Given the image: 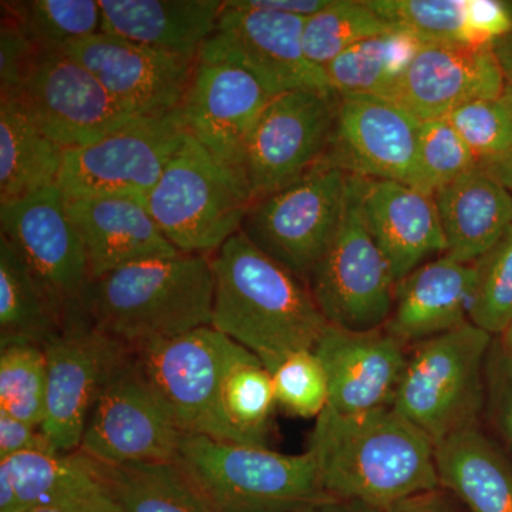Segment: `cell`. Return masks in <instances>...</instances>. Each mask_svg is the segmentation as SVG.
<instances>
[{"instance_id":"6da1fadb","label":"cell","mask_w":512,"mask_h":512,"mask_svg":"<svg viewBox=\"0 0 512 512\" xmlns=\"http://www.w3.org/2000/svg\"><path fill=\"white\" fill-rule=\"evenodd\" d=\"M308 450L323 490L336 500L383 511L441 487L436 446L393 407L356 416L326 409L315 420Z\"/></svg>"},{"instance_id":"7a4b0ae2","label":"cell","mask_w":512,"mask_h":512,"mask_svg":"<svg viewBox=\"0 0 512 512\" xmlns=\"http://www.w3.org/2000/svg\"><path fill=\"white\" fill-rule=\"evenodd\" d=\"M215 276L211 328L254 353L269 372L313 350L328 322L308 285L255 247L244 232L211 256Z\"/></svg>"},{"instance_id":"3957f363","label":"cell","mask_w":512,"mask_h":512,"mask_svg":"<svg viewBox=\"0 0 512 512\" xmlns=\"http://www.w3.org/2000/svg\"><path fill=\"white\" fill-rule=\"evenodd\" d=\"M211 256L180 254L114 269L90 284L82 313L127 348L211 326Z\"/></svg>"},{"instance_id":"277c9868","label":"cell","mask_w":512,"mask_h":512,"mask_svg":"<svg viewBox=\"0 0 512 512\" xmlns=\"http://www.w3.org/2000/svg\"><path fill=\"white\" fill-rule=\"evenodd\" d=\"M174 463L211 512H292L333 500L309 450L282 454L185 433Z\"/></svg>"},{"instance_id":"5b68a950","label":"cell","mask_w":512,"mask_h":512,"mask_svg":"<svg viewBox=\"0 0 512 512\" xmlns=\"http://www.w3.org/2000/svg\"><path fill=\"white\" fill-rule=\"evenodd\" d=\"M494 336L471 322L410 346L392 407L434 446L480 426L485 409V366Z\"/></svg>"},{"instance_id":"8992f818","label":"cell","mask_w":512,"mask_h":512,"mask_svg":"<svg viewBox=\"0 0 512 512\" xmlns=\"http://www.w3.org/2000/svg\"><path fill=\"white\" fill-rule=\"evenodd\" d=\"M251 204L247 177L222 164L188 133L144 200L178 252L205 256L241 231Z\"/></svg>"},{"instance_id":"52a82bcc","label":"cell","mask_w":512,"mask_h":512,"mask_svg":"<svg viewBox=\"0 0 512 512\" xmlns=\"http://www.w3.org/2000/svg\"><path fill=\"white\" fill-rule=\"evenodd\" d=\"M362 190L363 178L348 174L342 222L308 279L309 291L326 322L357 332L386 326L397 284L367 228Z\"/></svg>"},{"instance_id":"ba28073f","label":"cell","mask_w":512,"mask_h":512,"mask_svg":"<svg viewBox=\"0 0 512 512\" xmlns=\"http://www.w3.org/2000/svg\"><path fill=\"white\" fill-rule=\"evenodd\" d=\"M348 174L323 160L281 190L252 201L241 231L308 285L342 222Z\"/></svg>"},{"instance_id":"9c48e42d","label":"cell","mask_w":512,"mask_h":512,"mask_svg":"<svg viewBox=\"0 0 512 512\" xmlns=\"http://www.w3.org/2000/svg\"><path fill=\"white\" fill-rule=\"evenodd\" d=\"M181 107L80 148L64 150L57 187L67 200L130 197L144 202L183 144Z\"/></svg>"},{"instance_id":"30bf717a","label":"cell","mask_w":512,"mask_h":512,"mask_svg":"<svg viewBox=\"0 0 512 512\" xmlns=\"http://www.w3.org/2000/svg\"><path fill=\"white\" fill-rule=\"evenodd\" d=\"M235 345L207 326L128 350L140 375L184 433L225 441L220 392Z\"/></svg>"},{"instance_id":"8fae6325","label":"cell","mask_w":512,"mask_h":512,"mask_svg":"<svg viewBox=\"0 0 512 512\" xmlns=\"http://www.w3.org/2000/svg\"><path fill=\"white\" fill-rule=\"evenodd\" d=\"M10 101L64 150L90 146L147 119L121 106L93 73L63 52L42 53Z\"/></svg>"},{"instance_id":"7c38bea8","label":"cell","mask_w":512,"mask_h":512,"mask_svg":"<svg viewBox=\"0 0 512 512\" xmlns=\"http://www.w3.org/2000/svg\"><path fill=\"white\" fill-rule=\"evenodd\" d=\"M47 399L42 429L57 453L79 450L104 384L128 348L94 328L83 313L70 316L45 345Z\"/></svg>"},{"instance_id":"4fadbf2b","label":"cell","mask_w":512,"mask_h":512,"mask_svg":"<svg viewBox=\"0 0 512 512\" xmlns=\"http://www.w3.org/2000/svg\"><path fill=\"white\" fill-rule=\"evenodd\" d=\"M339 96L295 90L272 97L249 137L245 174L252 201L301 178L328 156Z\"/></svg>"},{"instance_id":"5bb4252c","label":"cell","mask_w":512,"mask_h":512,"mask_svg":"<svg viewBox=\"0 0 512 512\" xmlns=\"http://www.w3.org/2000/svg\"><path fill=\"white\" fill-rule=\"evenodd\" d=\"M305 22L299 16L237 8L225 2L217 29L202 47L198 60L245 70L271 97L295 90L336 94L325 69L305 55Z\"/></svg>"},{"instance_id":"9a60e30c","label":"cell","mask_w":512,"mask_h":512,"mask_svg":"<svg viewBox=\"0 0 512 512\" xmlns=\"http://www.w3.org/2000/svg\"><path fill=\"white\" fill-rule=\"evenodd\" d=\"M184 434L140 375L128 350L104 384L77 451L114 466L174 463Z\"/></svg>"},{"instance_id":"2e32d148","label":"cell","mask_w":512,"mask_h":512,"mask_svg":"<svg viewBox=\"0 0 512 512\" xmlns=\"http://www.w3.org/2000/svg\"><path fill=\"white\" fill-rule=\"evenodd\" d=\"M0 227L67 318L82 313L92 276L60 188L53 185L19 200L0 202Z\"/></svg>"},{"instance_id":"e0dca14e","label":"cell","mask_w":512,"mask_h":512,"mask_svg":"<svg viewBox=\"0 0 512 512\" xmlns=\"http://www.w3.org/2000/svg\"><path fill=\"white\" fill-rule=\"evenodd\" d=\"M420 126L387 97L343 94L325 160L349 175L399 181L417 190Z\"/></svg>"},{"instance_id":"ac0fdd59","label":"cell","mask_w":512,"mask_h":512,"mask_svg":"<svg viewBox=\"0 0 512 512\" xmlns=\"http://www.w3.org/2000/svg\"><path fill=\"white\" fill-rule=\"evenodd\" d=\"M62 52L86 67L121 106L140 117L178 109L197 64V60L104 32L70 43Z\"/></svg>"},{"instance_id":"d6986e66","label":"cell","mask_w":512,"mask_h":512,"mask_svg":"<svg viewBox=\"0 0 512 512\" xmlns=\"http://www.w3.org/2000/svg\"><path fill=\"white\" fill-rule=\"evenodd\" d=\"M271 99L245 70L197 60L180 106L185 130L218 161L247 177L249 137Z\"/></svg>"},{"instance_id":"ffe728a7","label":"cell","mask_w":512,"mask_h":512,"mask_svg":"<svg viewBox=\"0 0 512 512\" xmlns=\"http://www.w3.org/2000/svg\"><path fill=\"white\" fill-rule=\"evenodd\" d=\"M505 79L493 46L426 43L392 89L393 100L417 120H441L471 101L493 99Z\"/></svg>"},{"instance_id":"44dd1931","label":"cell","mask_w":512,"mask_h":512,"mask_svg":"<svg viewBox=\"0 0 512 512\" xmlns=\"http://www.w3.org/2000/svg\"><path fill=\"white\" fill-rule=\"evenodd\" d=\"M313 350L328 376L326 409L356 416L392 407L409 349L386 329L357 332L328 323Z\"/></svg>"},{"instance_id":"7402d4cb","label":"cell","mask_w":512,"mask_h":512,"mask_svg":"<svg viewBox=\"0 0 512 512\" xmlns=\"http://www.w3.org/2000/svg\"><path fill=\"white\" fill-rule=\"evenodd\" d=\"M477 264L446 255L424 262L397 282L392 315L384 329L407 349L470 322Z\"/></svg>"},{"instance_id":"603a6c76","label":"cell","mask_w":512,"mask_h":512,"mask_svg":"<svg viewBox=\"0 0 512 512\" xmlns=\"http://www.w3.org/2000/svg\"><path fill=\"white\" fill-rule=\"evenodd\" d=\"M363 215L396 282L427 258L446 254L447 244L433 195L390 180L363 178Z\"/></svg>"},{"instance_id":"cb8c5ba5","label":"cell","mask_w":512,"mask_h":512,"mask_svg":"<svg viewBox=\"0 0 512 512\" xmlns=\"http://www.w3.org/2000/svg\"><path fill=\"white\" fill-rule=\"evenodd\" d=\"M67 210L82 238L92 282L124 265L181 254L136 198H77L67 200Z\"/></svg>"},{"instance_id":"d4e9b609","label":"cell","mask_w":512,"mask_h":512,"mask_svg":"<svg viewBox=\"0 0 512 512\" xmlns=\"http://www.w3.org/2000/svg\"><path fill=\"white\" fill-rule=\"evenodd\" d=\"M101 32L198 60L217 29L221 0H100Z\"/></svg>"},{"instance_id":"484cf974","label":"cell","mask_w":512,"mask_h":512,"mask_svg":"<svg viewBox=\"0 0 512 512\" xmlns=\"http://www.w3.org/2000/svg\"><path fill=\"white\" fill-rule=\"evenodd\" d=\"M446 256L463 264H476L504 237L512 225V195L480 168L434 192Z\"/></svg>"},{"instance_id":"4316f807","label":"cell","mask_w":512,"mask_h":512,"mask_svg":"<svg viewBox=\"0 0 512 512\" xmlns=\"http://www.w3.org/2000/svg\"><path fill=\"white\" fill-rule=\"evenodd\" d=\"M9 468L23 511L117 512L116 503L93 458L73 453H26L0 460Z\"/></svg>"},{"instance_id":"83f0119b","label":"cell","mask_w":512,"mask_h":512,"mask_svg":"<svg viewBox=\"0 0 512 512\" xmlns=\"http://www.w3.org/2000/svg\"><path fill=\"white\" fill-rule=\"evenodd\" d=\"M440 485L468 512H512V461L481 426L436 444Z\"/></svg>"},{"instance_id":"f1b7e54d","label":"cell","mask_w":512,"mask_h":512,"mask_svg":"<svg viewBox=\"0 0 512 512\" xmlns=\"http://www.w3.org/2000/svg\"><path fill=\"white\" fill-rule=\"evenodd\" d=\"M67 316L28 262L0 235V346H42L63 328Z\"/></svg>"},{"instance_id":"f546056e","label":"cell","mask_w":512,"mask_h":512,"mask_svg":"<svg viewBox=\"0 0 512 512\" xmlns=\"http://www.w3.org/2000/svg\"><path fill=\"white\" fill-rule=\"evenodd\" d=\"M64 148L45 136L13 101L0 100V202L57 185Z\"/></svg>"},{"instance_id":"4dcf8cb0","label":"cell","mask_w":512,"mask_h":512,"mask_svg":"<svg viewBox=\"0 0 512 512\" xmlns=\"http://www.w3.org/2000/svg\"><path fill=\"white\" fill-rule=\"evenodd\" d=\"M274 382L264 363L235 345L220 392V416L225 441L269 447L276 409Z\"/></svg>"},{"instance_id":"1f68e13d","label":"cell","mask_w":512,"mask_h":512,"mask_svg":"<svg viewBox=\"0 0 512 512\" xmlns=\"http://www.w3.org/2000/svg\"><path fill=\"white\" fill-rule=\"evenodd\" d=\"M423 45L416 37L399 30L363 40L325 67L330 87L338 96H384Z\"/></svg>"},{"instance_id":"d6a6232c","label":"cell","mask_w":512,"mask_h":512,"mask_svg":"<svg viewBox=\"0 0 512 512\" xmlns=\"http://www.w3.org/2000/svg\"><path fill=\"white\" fill-rule=\"evenodd\" d=\"M97 464L117 512H211L175 463Z\"/></svg>"},{"instance_id":"836d02e7","label":"cell","mask_w":512,"mask_h":512,"mask_svg":"<svg viewBox=\"0 0 512 512\" xmlns=\"http://www.w3.org/2000/svg\"><path fill=\"white\" fill-rule=\"evenodd\" d=\"M40 52H62L77 40L101 32L100 0H29L2 2Z\"/></svg>"},{"instance_id":"e575fe53","label":"cell","mask_w":512,"mask_h":512,"mask_svg":"<svg viewBox=\"0 0 512 512\" xmlns=\"http://www.w3.org/2000/svg\"><path fill=\"white\" fill-rule=\"evenodd\" d=\"M390 32L396 30L366 0H332L328 8L306 19L303 50L313 64L325 69L357 43Z\"/></svg>"},{"instance_id":"d590c367","label":"cell","mask_w":512,"mask_h":512,"mask_svg":"<svg viewBox=\"0 0 512 512\" xmlns=\"http://www.w3.org/2000/svg\"><path fill=\"white\" fill-rule=\"evenodd\" d=\"M47 399V363L42 346H0V412L42 426Z\"/></svg>"},{"instance_id":"8d00e7d4","label":"cell","mask_w":512,"mask_h":512,"mask_svg":"<svg viewBox=\"0 0 512 512\" xmlns=\"http://www.w3.org/2000/svg\"><path fill=\"white\" fill-rule=\"evenodd\" d=\"M394 30L421 43L467 45V0H366Z\"/></svg>"},{"instance_id":"74e56055","label":"cell","mask_w":512,"mask_h":512,"mask_svg":"<svg viewBox=\"0 0 512 512\" xmlns=\"http://www.w3.org/2000/svg\"><path fill=\"white\" fill-rule=\"evenodd\" d=\"M476 264L478 282L470 322L500 338L512 322V225Z\"/></svg>"},{"instance_id":"f35d334b","label":"cell","mask_w":512,"mask_h":512,"mask_svg":"<svg viewBox=\"0 0 512 512\" xmlns=\"http://www.w3.org/2000/svg\"><path fill=\"white\" fill-rule=\"evenodd\" d=\"M476 164L473 151L447 120L421 121L417 190L434 195Z\"/></svg>"},{"instance_id":"ab89813d","label":"cell","mask_w":512,"mask_h":512,"mask_svg":"<svg viewBox=\"0 0 512 512\" xmlns=\"http://www.w3.org/2000/svg\"><path fill=\"white\" fill-rule=\"evenodd\" d=\"M471 148L477 161L512 153V89L493 99L471 101L446 119Z\"/></svg>"},{"instance_id":"60d3db41","label":"cell","mask_w":512,"mask_h":512,"mask_svg":"<svg viewBox=\"0 0 512 512\" xmlns=\"http://www.w3.org/2000/svg\"><path fill=\"white\" fill-rule=\"evenodd\" d=\"M271 375L279 409L315 420L325 412L329 404L328 376L315 350L292 353Z\"/></svg>"},{"instance_id":"b9f144b4","label":"cell","mask_w":512,"mask_h":512,"mask_svg":"<svg viewBox=\"0 0 512 512\" xmlns=\"http://www.w3.org/2000/svg\"><path fill=\"white\" fill-rule=\"evenodd\" d=\"M43 52L29 39L15 16L2 9L0 28V100H13Z\"/></svg>"},{"instance_id":"7bdbcfd3","label":"cell","mask_w":512,"mask_h":512,"mask_svg":"<svg viewBox=\"0 0 512 512\" xmlns=\"http://www.w3.org/2000/svg\"><path fill=\"white\" fill-rule=\"evenodd\" d=\"M512 456V355L495 338L485 366V409Z\"/></svg>"},{"instance_id":"ee69618b","label":"cell","mask_w":512,"mask_h":512,"mask_svg":"<svg viewBox=\"0 0 512 512\" xmlns=\"http://www.w3.org/2000/svg\"><path fill=\"white\" fill-rule=\"evenodd\" d=\"M512 32V3L467 0V45L493 46Z\"/></svg>"},{"instance_id":"f6af8a7d","label":"cell","mask_w":512,"mask_h":512,"mask_svg":"<svg viewBox=\"0 0 512 512\" xmlns=\"http://www.w3.org/2000/svg\"><path fill=\"white\" fill-rule=\"evenodd\" d=\"M49 451L55 450L50 446L40 426L0 412V460L20 454Z\"/></svg>"},{"instance_id":"bcb514c9","label":"cell","mask_w":512,"mask_h":512,"mask_svg":"<svg viewBox=\"0 0 512 512\" xmlns=\"http://www.w3.org/2000/svg\"><path fill=\"white\" fill-rule=\"evenodd\" d=\"M382 512H468L446 488L427 491L406 498Z\"/></svg>"},{"instance_id":"7dc6e473","label":"cell","mask_w":512,"mask_h":512,"mask_svg":"<svg viewBox=\"0 0 512 512\" xmlns=\"http://www.w3.org/2000/svg\"><path fill=\"white\" fill-rule=\"evenodd\" d=\"M332 0H229V5L237 8L266 10L282 15L311 18L328 8Z\"/></svg>"},{"instance_id":"c3c4849f","label":"cell","mask_w":512,"mask_h":512,"mask_svg":"<svg viewBox=\"0 0 512 512\" xmlns=\"http://www.w3.org/2000/svg\"><path fill=\"white\" fill-rule=\"evenodd\" d=\"M0 512H25L9 468L0 461Z\"/></svg>"},{"instance_id":"681fc988","label":"cell","mask_w":512,"mask_h":512,"mask_svg":"<svg viewBox=\"0 0 512 512\" xmlns=\"http://www.w3.org/2000/svg\"><path fill=\"white\" fill-rule=\"evenodd\" d=\"M292 512H382L369 505L356 503V501L326 500L322 503L312 504L309 507L301 508Z\"/></svg>"},{"instance_id":"f907efd6","label":"cell","mask_w":512,"mask_h":512,"mask_svg":"<svg viewBox=\"0 0 512 512\" xmlns=\"http://www.w3.org/2000/svg\"><path fill=\"white\" fill-rule=\"evenodd\" d=\"M495 56L503 70L505 84L512 89V32L493 45Z\"/></svg>"},{"instance_id":"816d5d0a","label":"cell","mask_w":512,"mask_h":512,"mask_svg":"<svg viewBox=\"0 0 512 512\" xmlns=\"http://www.w3.org/2000/svg\"><path fill=\"white\" fill-rule=\"evenodd\" d=\"M500 342L501 345H503V348L507 350L510 355H512V322L511 325L508 326V329L505 330L503 335L500 336Z\"/></svg>"},{"instance_id":"f5cc1de1","label":"cell","mask_w":512,"mask_h":512,"mask_svg":"<svg viewBox=\"0 0 512 512\" xmlns=\"http://www.w3.org/2000/svg\"><path fill=\"white\" fill-rule=\"evenodd\" d=\"M26 512H60V511L52 510V508L35 507V508H32V510H29Z\"/></svg>"}]
</instances>
